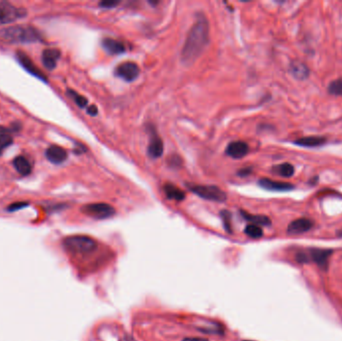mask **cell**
Here are the masks:
<instances>
[{"label":"cell","mask_w":342,"mask_h":341,"mask_svg":"<svg viewBox=\"0 0 342 341\" xmlns=\"http://www.w3.org/2000/svg\"><path fill=\"white\" fill-rule=\"evenodd\" d=\"M209 43V23L203 14L197 16L190 28L181 50V61L184 65H192L201 56Z\"/></svg>","instance_id":"obj_1"},{"label":"cell","mask_w":342,"mask_h":341,"mask_svg":"<svg viewBox=\"0 0 342 341\" xmlns=\"http://www.w3.org/2000/svg\"><path fill=\"white\" fill-rule=\"evenodd\" d=\"M0 38L10 43H31L40 41L41 36L34 27L12 25L0 30Z\"/></svg>","instance_id":"obj_2"},{"label":"cell","mask_w":342,"mask_h":341,"mask_svg":"<svg viewBox=\"0 0 342 341\" xmlns=\"http://www.w3.org/2000/svg\"><path fill=\"white\" fill-rule=\"evenodd\" d=\"M62 243L64 249L68 253L78 256L89 255L98 247L97 242L93 238L85 235L68 236L63 239Z\"/></svg>","instance_id":"obj_3"},{"label":"cell","mask_w":342,"mask_h":341,"mask_svg":"<svg viewBox=\"0 0 342 341\" xmlns=\"http://www.w3.org/2000/svg\"><path fill=\"white\" fill-rule=\"evenodd\" d=\"M332 254V250L312 248L306 251H301L297 253L296 260L301 263H306L312 261L316 263L321 269L326 270L328 268V261Z\"/></svg>","instance_id":"obj_4"},{"label":"cell","mask_w":342,"mask_h":341,"mask_svg":"<svg viewBox=\"0 0 342 341\" xmlns=\"http://www.w3.org/2000/svg\"><path fill=\"white\" fill-rule=\"evenodd\" d=\"M188 188L197 196L214 202H224L227 198L225 192L214 185H198V184H186Z\"/></svg>","instance_id":"obj_5"},{"label":"cell","mask_w":342,"mask_h":341,"mask_svg":"<svg viewBox=\"0 0 342 341\" xmlns=\"http://www.w3.org/2000/svg\"><path fill=\"white\" fill-rule=\"evenodd\" d=\"M26 10L8 2H0V25L9 24L25 17Z\"/></svg>","instance_id":"obj_6"},{"label":"cell","mask_w":342,"mask_h":341,"mask_svg":"<svg viewBox=\"0 0 342 341\" xmlns=\"http://www.w3.org/2000/svg\"><path fill=\"white\" fill-rule=\"evenodd\" d=\"M82 212L94 219H107L115 214V209L107 203H91L82 207Z\"/></svg>","instance_id":"obj_7"},{"label":"cell","mask_w":342,"mask_h":341,"mask_svg":"<svg viewBox=\"0 0 342 341\" xmlns=\"http://www.w3.org/2000/svg\"><path fill=\"white\" fill-rule=\"evenodd\" d=\"M114 72H115V74L119 78L123 79L124 81L131 82V81H134L138 77V75H139V67L134 62L126 61V62L120 63L115 68V71H114Z\"/></svg>","instance_id":"obj_8"},{"label":"cell","mask_w":342,"mask_h":341,"mask_svg":"<svg viewBox=\"0 0 342 341\" xmlns=\"http://www.w3.org/2000/svg\"><path fill=\"white\" fill-rule=\"evenodd\" d=\"M16 57H17V60L19 61V63L21 64V66L26 71H28L30 74L34 75L35 77H37L43 81H46V77L44 76V74L36 67L35 63L28 57V55L26 53H24L22 51H17Z\"/></svg>","instance_id":"obj_9"},{"label":"cell","mask_w":342,"mask_h":341,"mask_svg":"<svg viewBox=\"0 0 342 341\" xmlns=\"http://www.w3.org/2000/svg\"><path fill=\"white\" fill-rule=\"evenodd\" d=\"M225 152L231 158L240 159L247 155V153L249 152V146L246 142L243 141H233L227 146Z\"/></svg>","instance_id":"obj_10"},{"label":"cell","mask_w":342,"mask_h":341,"mask_svg":"<svg viewBox=\"0 0 342 341\" xmlns=\"http://www.w3.org/2000/svg\"><path fill=\"white\" fill-rule=\"evenodd\" d=\"M60 50L57 48H46L42 52V63L48 70H53L56 67L57 61L60 58Z\"/></svg>","instance_id":"obj_11"},{"label":"cell","mask_w":342,"mask_h":341,"mask_svg":"<svg viewBox=\"0 0 342 341\" xmlns=\"http://www.w3.org/2000/svg\"><path fill=\"white\" fill-rule=\"evenodd\" d=\"M313 227V221L308 218H299L292 221L288 227L287 232L289 234H301L309 231Z\"/></svg>","instance_id":"obj_12"},{"label":"cell","mask_w":342,"mask_h":341,"mask_svg":"<svg viewBox=\"0 0 342 341\" xmlns=\"http://www.w3.org/2000/svg\"><path fill=\"white\" fill-rule=\"evenodd\" d=\"M46 158L54 164H60L67 158V152L64 148L58 145H51L46 149Z\"/></svg>","instance_id":"obj_13"},{"label":"cell","mask_w":342,"mask_h":341,"mask_svg":"<svg viewBox=\"0 0 342 341\" xmlns=\"http://www.w3.org/2000/svg\"><path fill=\"white\" fill-rule=\"evenodd\" d=\"M258 184L260 187L269 191H289L294 189V186L290 183L275 181L269 178H261L258 181Z\"/></svg>","instance_id":"obj_14"},{"label":"cell","mask_w":342,"mask_h":341,"mask_svg":"<svg viewBox=\"0 0 342 341\" xmlns=\"http://www.w3.org/2000/svg\"><path fill=\"white\" fill-rule=\"evenodd\" d=\"M163 149H164V146H163V142H162L161 138L155 132H153L151 134V137L149 140V145L147 148V153H148L149 157H151L153 159L159 158L163 153Z\"/></svg>","instance_id":"obj_15"},{"label":"cell","mask_w":342,"mask_h":341,"mask_svg":"<svg viewBox=\"0 0 342 341\" xmlns=\"http://www.w3.org/2000/svg\"><path fill=\"white\" fill-rule=\"evenodd\" d=\"M102 47L110 55H117L125 52L124 44L113 38H104L102 40Z\"/></svg>","instance_id":"obj_16"},{"label":"cell","mask_w":342,"mask_h":341,"mask_svg":"<svg viewBox=\"0 0 342 341\" xmlns=\"http://www.w3.org/2000/svg\"><path fill=\"white\" fill-rule=\"evenodd\" d=\"M326 142L325 137L321 136H307V137H302L299 139H296L294 141V144L302 147H318L324 145Z\"/></svg>","instance_id":"obj_17"},{"label":"cell","mask_w":342,"mask_h":341,"mask_svg":"<svg viewBox=\"0 0 342 341\" xmlns=\"http://www.w3.org/2000/svg\"><path fill=\"white\" fill-rule=\"evenodd\" d=\"M13 165L16 169V171L23 176H26L31 172V165L24 156L15 157L13 159Z\"/></svg>","instance_id":"obj_18"},{"label":"cell","mask_w":342,"mask_h":341,"mask_svg":"<svg viewBox=\"0 0 342 341\" xmlns=\"http://www.w3.org/2000/svg\"><path fill=\"white\" fill-rule=\"evenodd\" d=\"M290 72L298 80H304L310 74L309 68L304 63H302V62H294V63H292L291 66H290Z\"/></svg>","instance_id":"obj_19"},{"label":"cell","mask_w":342,"mask_h":341,"mask_svg":"<svg viewBox=\"0 0 342 341\" xmlns=\"http://www.w3.org/2000/svg\"><path fill=\"white\" fill-rule=\"evenodd\" d=\"M164 192H165V195L167 196V198L172 199V200L182 201L185 198L184 191H182L181 189H179L175 185L170 184V183L164 185Z\"/></svg>","instance_id":"obj_20"},{"label":"cell","mask_w":342,"mask_h":341,"mask_svg":"<svg viewBox=\"0 0 342 341\" xmlns=\"http://www.w3.org/2000/svg\"><path fill=\"white\" fill-rule=\"evenodd\" d=\"M241 215L244 219L251 222V224H255L258 226H269L271 224V220L264 215H253L245 211H241Z\"/></svg>","instance_id":"obj_21"},{"label":"cell","mask_w":342,"mask_h":341,"mask_svg":"<svg viewBox=\"0 0 342 341\" xmlns=\"http://www.w3.org/2000/svg\"><path fill=\"white\" fill-rule=\"evenodd\" d=\"M273 172L282 177H291L294 174V166L290 163H282L273 167Z\"/></svg>","instance_id":"obj_22"},{"label":"cell","mask_w":342,"mask_h":341,"mask_svg":"<svg viewBox=\"0 0 342 341\" xmlns=\"http://www.w3.org/2000/svg\"><path fill=\"white\" fill-rule=\"evenodd\" d=\"M244 232L246 235H248L249 237L251 238H260L263 236V230L260 226L258 225H255V224H248L246 227H245V229H244Z\"/></svg>","instance_id":"obj_23"},{"label":"cell","mask_w":342,"mask_h":341,"mask_svg":"<svg viewBox=\"0 0 342 341\" xmlns=\"http://www.w3.org/2000/svg\"><path fill=\"white\" fill-rule=\"evenodd\" d=\"M328 92L335 96H342V77L337 78L329 83Z\"/></svg>","instance_id":"obj_24"},{"label":"cell","mask_w":342,"mask_h":341,"mask_svg":"<svg viewBox=\"0 0 342 341\" xmlns=\"http://www.w3.org/2000/svg\"><path fill=\"white\" fill-rule=\"evenodd\" d=\"M67 93H68L69 97H71V98L74 100V102H75L79 107L83 108V107H85V106L87 105L88 100H87L84 96L78 94L77 92H75L74 90H71V89H69V90L67 91Z\"/></svg>","instance_id":"obj_25"},{"label":"cell","mask_w":342,"mask_h":341,"mask_svg":"<svg viewBox=\"0 0 342 341\" xmlns=\"http://www.w3.org/2000/svg\"><path fill=\"white\" fill-rule=\"evenodd\" d=\"M221 218L224 223L225 230L227 232L231 233V214L229 213V211H226V210L221 211Z\"/></svg>","instance_id":"obj_26"},{"label":"cell","mask_w":342,"mask_h":341,"mask_svg":"<svg viewBox=\"0 0 342 341\" xmlns=\"http://www.w3.org/2000/svg\"><path fill=\"white\" fill-rule=\"evenodd\" d=\"M13 142V139L11 136L7 135V134H4L2 136H0V155L2 154V152L7 148L9 147Z\"/></svg>","instance_id":"obj_27"},{"label":"cell","mask_w":342,"mask_h":341,"mask_svg":"<svg viewBox=\"0 0 342 341\" xmlns=\"http://www.w3.org/2000/svg\"><path fill=\"white\" fill-rule=\"evenodd\" d=\"M120 2L119 1H115V0H105V1L100 2V6L104 7V8H112L114 6L118 5Z\"/></svg>","instance_id":"obj_28"},{"label":"cell","mask_w":342,"mask_h":341,"mask_svg":"<svg viewBox=\"0 0 342 341\" xmlns=\"http://www.w3.org/2000/svg\"><path fill=\"white\" fill-rule=\"evenodd\" d=\"M28 204L27 203H24V202H16V203H13L11 204L9 207H8V210L9 211H16V210H19V209H22L24 207H26Z\"/></svg>","instance_id":"obj_29"},{"label":"cell","mask_w":342,"mask_h":341,"mask_svg":"<svg viewBox=\"0 0 342 341\" xmlns=\"http://www.w3.org/2000/svg\"><path fill=\"white\" fill-rule=\"evenodd\" d=\"M87 113H88L89 115H91V116H95V115H97V113H98V109H97V107H96L95 105H91V106H89V107H88V109H87Z\"/></svg>","instance_id":"obj_30"},{"label":"cell","mask_w":342,"mask_h":341,"mask_svg":"<svg viewBox=\"0 0 342 341\" xmlns=\"http://www.w3.org/2000/svg\"><path fill=\"white\" fill-rule=\"evenodd\" d=\"M252 171V169L250 167H247V168H242L240 171H238V175L239 176H247L248 174H250Z\"/></svg>","instance_id":"obj_31"},{"label":"cell","mask_w":342,"mask_h":341,"mask_svg":"<svg viewBox=\"0 0 342 341\" xmlns=\"http://www.w3.org/2000/svg\"><path fill=\"white\" fill-rule=\"evenodd\" d=\"M183 341H208L204 338H199V337H190V338H184Z\"/></svg>","instance_id":"obj_32"},{"label":"cell","mask_w":342,"mask_h":341,"mask_svg":"<svg viewBox=\"0 0 342 341\" xmlns=\"http://www.w3.org/2000/svg\"><path fill=\"white\" fill-rule=\"evenodd\" d=\"M8 130H9V129L6 128V127H4V126H0V136H2V135H4V134H6V132H7Z\"/></svg>","instance_id":"obj_33"},{"label":"cell","mask_w":342,"mask_h":341,"mask_svg":"<svg viewBox=\"0 0 342 341\" xmlns=\"http://www.w3.org/2000/svg\"><path fill=\"white\" fill-rule=\"evenodd\" d=\"M123 341H135V340L132 337H130V336H126Z\"/></svg>","instance_id":"obj_34"},{"label":"cell","mask_w":342,"mask_h":341,"mask_svg":"<svg viewBox=\"0 0 342 341\" xmlns=\"http://www.w3.org/2000/svg\"><path fill=\"white\" fill-rule=\"evenodd\" d=\"M248 341H251V340H248Z\"/></svg>","instance_id":"obj_35"}]
</instances>
